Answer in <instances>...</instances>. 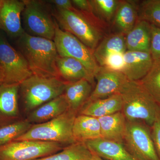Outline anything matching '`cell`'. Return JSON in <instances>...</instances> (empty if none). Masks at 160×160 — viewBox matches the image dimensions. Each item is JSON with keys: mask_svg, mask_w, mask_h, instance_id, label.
<instances>
[{"mask_svg": "<svg viewBox=\"0 0 160 160\" xmlns=\"http://www.w3.org/2000/svg\"><path fill=\"white\" fill-rule=\"evenodd\" d=\"M20 85H0V126L22 119L18 105Z\"/></svg>", "mask_w": 160, "mask_h": 160, "instance_id": "cell-13", "label": "cell"}, {"mask_svg": "<svg viewBox=\"0 0 160 160\" xmlns=\"http://www.w3.org/2000/svg\"><path fill=\"white\" fill-rule=\"evenodd\" d=\"M122 112L126 121L140 122L151 127L160 112V106L139 81H129L120 92Z\"/></svg>", "mask_w": 160, "mask_h": 160, "instance_id": "cell-2", "label": "cell"}, {"mask_svg": "<svg viewBox=\"0 0 160 160\" xmlns=\"http://www.w3.org/2000/svg\"><path fill=\"white\" fill-rule=\"evenodd\" d=\"M92 155H92V160H105L99 157L98 156L93 154V153H92Z\"/></svg>", "mask_w": 160, "mask_h": 160, "instance_id": "cell-35", "label": "cell"}, {"mask_svg": "<svg viewBox=\"0 0 160 160\" xmlns=\"http://www.w3.org/2000/svg\"><path fill=\"white\" fill-rule=\"evenodd\" d=\"M139 82L153 99L160 105V59L153 60L151 69Z\"/></svg>", "mask_w": 160, "mask_h": 160, "instance_id": "cell-27", "label": "cell"}, {"mask_svg": "<svg viewBox=\"0 0 160 160\" xmlns=\"http://www.w3.org/2000/svg\"><path fill=\"white\" fill-rule=\"evenodd\" d=\"M93 154L105 160H138L123 143L99 138L85 142Z\"/></svg>", "mask_w": 160, "mask_h": 160, "instance_id": "cell-15", "label": "cell"}, {"mask_svg": "<svg viewBox=\"0 0 160 160\" xmlns=\"http://www.w3.org/2000/svg\"><path fill=\"white\" fill-rule=\"evenodd\" d=\"M55 7V9L60 10H73L75 8L70 0H51L46 1Z\"/></svg>", "mask_w": 160, "mask_h": 160, "instance_id": "cell-34", "label": "cell"}, {"mask_svg": "<svg viewBox=\"0 0 160 160\" xmlns=\"http://www.w3.org/2000/svg\"><path fill=\"white\" fill-rule=\"evenodd\" d=\"M92 155L85 143L75 142L56 153L36 160H92Z\"/></svg>", "mask_w": 160, "mask_h": 160, "instance_id": "cell-25", "label": "cell"}, {"mask_svg": "<svg viewBox=\"0 0 160 160\" xmlns=\"http://www.w3.org/2000/svg\"><path fill=\"white\" fill-rule=\"evenodd\" d=\"M122 53H114L108 57L103 63L102 67L122 72L124 68V58Z\"/></svg>", "mask_w": 160, "mask_h": 160, "instance_id": "cell-31", "label": "cell"}, {"mask_svg": "<svg viewBox=\"0 0 160 160\" xmlns=\"http://www.w3.org/2000/svg\"><path fill=\"white\" fill-rule=\"evenodd\" d=\"M17 46L32 74L60 78L57 66L58 54L53 41L25 32L18 38Z\"/></svg>", "mask_w": 160, "mask_h": 160, "instance_id": "cell-1", "label": "cell"}, {"mask_svg": "<svg viewBox=\"0 0 160 160\" xmlns=\"http://www.w3.org/2000/svg\"></svg>", "mask_w": 160, "mask_h": 160, "instance_id": "cell-38", "label": "cell"}, {"mask_svg": "<svg viewBox=\"0 0 160 160\" xmlns=\"http://www.w3.org/2000/svg\"><path fill=\"white\" fill-rule=\"evenodd\" d=\"M72 135L75 142L85 143L102 138L99 121L97 118L78 115L72 126Z\"/></svg>", "mask_w": 160, "mask_h": 160, "instance_id": "cell-19", "label": "cell"}, {"mask_svg": "<svg viewBox=\"0 0 160 160\" xmlns=\"http://www.w3.org/2000/svg\"><path fill=\"white\" fill-rule=\"evenodd\" d=\"M127 50L150 52L151 25L143 20H138L133 28L126 35Z\"/></svg>", "mask_w": 160, "mask_h": 160, "instance_id": "cell-22", "label": "cell"}, {"mask_svg": "<svg viewBox=\"0 0 160 160\" xmlns=\"http://www.w3.org/2000/svg\"><path fill=\"white\" fill-rule=\"evenodd\" d=\"M69 110L63 94L43 104L28 113L26 119L32 125L48 122Z\"/></svg>", "mask_w": 160, "mask_h": 160, "instance_id": "cell-18", "label": "cell"}, {"mask_svg": "<svg viewBox=\"0 0 160 160\" xmlns=\"http://www.w3.org/2000/svg\"><path fill=\"white\" fill-rule=\"evenodd\" d=\"M94 78L96 85L85 106L96 100L120 93L129 81L123 72L102 66H100Z\"/></svg>", "mask_w": 160, "mask_h": 160, "instance_id": "cell-11", "label": "cell"}, {"mask_svg": "<svg viewBox=\"0 0 160 160\" xmlns=\"http://www.w3.org/2000/svg\"><path fill=\"white\" fill-rule=\"evenodd\" d=\"M72 3L75 8L87 15H93L92 10L90 1L88 0H72Z\"/></svg>", "mask_w": 160, "mask_h": 160, "instance_id": "cell-33", "label": "cell"}, {"mask_svg": "<svg viewBox=\"0 0 160 160\" xmlns=\"http://www.w3.org/2000/svg\"><path fill=\"white\" fill-rule=\"evenodd\" d=\"M3 2H4V0H0V10H1Z\"/></svg>", "mask_w": 160, "mask_h": 160, "instance_id": "cell-37", "label": "cell"}, {"mask_svg": "<svg viewBox=\"0 0 160 160\" xmlns=\"http://www.w3.org/2000/svg\"><path fill=\"white\" fill-rule=\"evenodd\" d=\"M138 19L160 28V0H145L138 7Z\"/></svg>", "mask_w": 160, "mask_h": 160, "instance_id": "cell-28", "label": "cell"}, {"mask_svg": "<svg viewBox=\"0 0 160 160\" xmlns=\"http://www.w3.org/2000/svg\"><path fill=\"white\" fill-rule=\"evenodd\" d=\"M53 42L59 56L78 60L94 77L100 66L95 58L93 51L73 35L60 29L56 22Z\"/></svg>", "mask_w": 160, "mask_h": 160, "instance_id": "cell-10", "label": "cell"}, {"mask_svg": "<svg viewBox=\"0 0 160 160\" xmlns=\"http://www.w3.org/2000/svg\"><path fill=\"white\" fill-rule=\"evenodd\" d=\"M98 119L101 126L102 138L123 143L127 121L122 112L98 118Z\"/></svg>", "mask_w": 160, "mask_h": 160, "instance_id": "cell-20", "label": "cell"}, {"mask_svg": "<svg viewBox=\"0 0 160 160\" xmlns=\"http://www.w3.org/2000/svg\"><path fill=\"white\" fill-rule=\"evenodd\" d=\"M123 58L122 72L129 81H141L148 73L153 64L150 52L127 50Z\"/></svg>", "mask_w": 160, "mask_h": 160, "instance_id": "cell-14", "label": "cell"}, {"mask_svg": "<svg viewBox=\"0 0 160 160\" xmlns=\"http://www.w3.org/2000/svg\"><path fill=\"white\" fill-rule=\"evenodd\" d=\"M138 20V7L132 1H120L113 19L118 32L126 35Z\"/></svg>", "mask_w": 160, "mask_h": 160, "instance_id": "cell-23", "label": "cell"}, {"mask_svg": "<svg viewBox=\"0 0 160 160\" xmlns=\"http://www.w3.org/2000/svg\"><path fill=\"white\" fill-rule=\"evenodd\" d=\"M122 108V96L120 93H117L109 97L97 100L89 103L83 107L78 114L85 115L98 118L121 112Z\"/></svg>", "mask_w": 160, "mask_h": 160, "instance_id": "cell-21", "label": "cell"}, {"mask_svg": "<svg viewBox=\"0 0 160 160\" xmlns=\"http://www.w3.org/2000/svg\"><path fill=\"white\" fill-rule=\"evenodd\" d=\"M123 144L138 160H160L156 150L150 126L140 122L127 121Z\"/></svg>", "mask_w": 160, "mask_h": 160, "instance_id": "cell-8", "label": "cell"}, {"mask_svg": "<svg viewBox=\"0 0 160 160\" xmlns=\"http://www.w3.org/2000/svg\"><path fill=\"white\" fill-rule=\"evenodd\" d=\"M67 82L58 77L32 74L20 85L19 93L25 111L29 113L64 93Z\"/></svg>", "mask_w": 160, "mask_h": 160, "instance_id": "cell-3", "label": "cell"}, {"mask_svg": "<svg viewBox=\"0 0 160 160\" xmlns=\"http://www.w3.org/2000/svg\"><path fill=\"white\" fill-rule=\"evenodd\" d=\"M59 143L36 140L12 141L0 146V160H36L61 151Z\"/></svg>", "mask_w": 160, "mask_h": 160, "instance_id": "cell-7", "label": "cell"}, {"mask_svg": "<svg viewBox=\"0 0 160 160\" xmlns=\"http://www.w3.org/2000/svg\"><path fill=\"white\" fill-rule=\"evenodd\" d=\"M77 115L68 110L53 119L32 125L26 133L13 141L36 140L68 146L75 142L72 135V126Z\"/></svg>", "mask_w": 160, "mask_h": 160, "instance_id": "cell-4", "label": "cell"}, {"mask_svg": "<svg viewBox=\"0 0 160 160\" xmlns=\"http://www.w3.org/2000/svg\"><path fill=\"white\" fill-rule=\"evenodd\" d=\"M57 66L60 78L67 82H74L83 79L93 85L94 77L78 60L58 56Z\"/></svg>", "mask_w": 160, "mask_h": 160, "instance_id": "cell-17", "label": "cell"}, {"mask_svg": "<svg viewBox=\"0 0 160 160\" xmlns=\"http://www.w3.org/2000/svg\"><path fill=\"white\" fill-rule=\"evenodd\" d=\"M3 83V78L2 72L0 70V85Z\"/></svg>", "mask_w": 160, "mask_h": 160, "instance_id": "cell-36", "label": "cell"}, {"mask_svg": "<svg viewBox=\"0 0 160 160\" xmlns=\"http://www.w3.org/2000/svg\"><path fill=\"white\" fill-rule=\"evenodd\" d=\"M150 53L153 60L160 59V28L152 25Z\"/></svg>", "mask_w": 160, "mask_h": 160, "instance_id": "cell-30", "label": "cell"}, {"mask_svg": "<svg viewBox=\"0 0 160 160\" xmlns=\"http://www.w3.org/2000/svg\"><path fill=\"white\" fill-rule=\"evenodd\" d=\"M126 36L117 32L105 38L98 45L93 51V55L100 66H102L106 59L111 55L114 53L124 54L127 51Z\"/></svg>", "mask_w": 160, "mask_h": 160, "instance_id": "cell-24", "label": "cell"}, {"mask_svg": "<svg viewBox=\"0 0 160 160\" xmlns=\"http://www.w3.org/2000/svg\"><path fill=\"white\" fill-rule=\"evenodd\" d=\"M24 0H4L0 10V28L9 37L19 38L26 32L21 22Z\"/></svg>", "mask_w": 160, "mask_h": 160, "instance_id": "cell-12", "label": "cell"}, {"mask_svg": "<svg viewBox=\"0 0 160 160\" xmlns=\"http://www.w3.org/2000/svg\"><path fill=\"white\" fill-rule=\"evenodd\" d=\"M0 70L3 83L21 84L32 75L28 63L18 50L0 33Z\"/></svg>", "mask_w": 160, "mask_h": 160, "instance_id": "cell-9", "label": "cell"}, {"mask_svg": "<svg viewBox=\"0 0 160 160\" xmlns=\"http://www.w3.org/2000/svg\"><path fill=\"white\" fill-rule=\"evenodd\" d=\"M24 1L25 6L22 16L28 34L53 41L56 21L52 15V10L44 1Z\"/></svg>", "mask_w": 160, "mask_h": 160, "instance_id": "cell-6", "label": "cell"}, {"mask_svg": "<svg viewBox=\"0 0 160 160\" xmlns=\"http://www.w3.org/2000/svg\"><path fill=\"white\" fill-rule=\"evenodd\" d=\"M93 84L83 79L74 82H67L64 95L69 110L78 115L86 105L93 90Z\"/></svg>", "mask_w": 160, "mask_h": 160, "instance_id": "cell-16", "label": "cell"}, {"mask_svg": "<svg viewBox=\"0 0 160 160\" xmlns=\"http://www.w3.org/2000/svg\"><path fill=\"white\" fill-rule=\"evenodd\" d=\"M26 119L0 126V146L14 141L22 135L32 126Z\"/></svg>", "mask_w": 160, "mask_h": 160, "instance_id": "cell-26", "label": "cell"}, {"mask_svg": "<svg viewBox=\"0 0 160 160\" xmlns=\"http://www.w3.org/2000/svg\"><path fill=\"white\" fill-rule=\"evenodd\" d=\"M60 29L73 35L92 51L99 44L102 34L92 19L75 8L73 10H52Z\"/></svg>", "mask_w": 160, "mask_h": 160, "instance_id": "cell-5", "label": "cell"}, {"mask_svg": "<svg viewBox=\"0 0 160 160\" xmlns=\"http://www.w3.org/2000/svg\"><path fill=\"white\" fill-rule=\"evenodd\" d=\"M120 1L91 0L92 12L94 16L106 22L113 20Z\"/></svg>", "mask_w": 160, "mask_h": 160, "instance_id": "cell-29", "label": "cell"}, {"mask_svg": "<svg viewBox=\"0 0 160 160\" xmlns=\"http://www.w3.org/2000/svg\"><path fill=\"white\" fill-rule=\"evenodd\" d=\"M150 129L156 150L160 160V112L150 127Z\"/></svg>", "mask_w": 160, "mask_h": 160, "instance_id": "cell-32", "label": "cell"}]
</instances>
